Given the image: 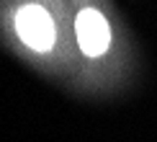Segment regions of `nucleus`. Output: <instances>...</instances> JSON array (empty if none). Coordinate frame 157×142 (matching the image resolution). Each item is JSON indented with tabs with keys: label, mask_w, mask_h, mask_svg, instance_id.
Instances as JSON below:
<instances>
[{
	"label": "nucleus",
	"mask_w": 157,
	"mask_h": 142,
	"mask_svg": "<svg viewBox=\"0 0 157 142\" xmlns=\"http://www.w3.org/2000/svg\"><path fill=\"white\" fill-rule=\"evenodd\" d=\"M0 36L34 70L75 80L77 52L70 0H0Z\"/></svg>",
	"instance_id": "1"
},
{
	"label": "nucleus",
	"mask_w": 157,
	"mask_h": 142,
	"mask_svg": "<svg viewBox=\"0 0 157 142\" xmlns=\"http://www.w3.org/2000/svg\"><path fill=\"white\" fill-rule=\"evenodd\" d=\"M70 5L77 52L72 85L85 93L103 90L113 83L121 57V34L113 5L108 0H70Z\"/></svg>",
	"instance_id": "2"
}]
</instances>
